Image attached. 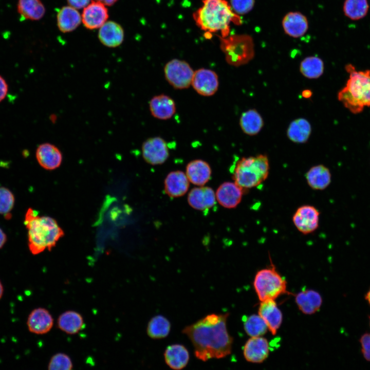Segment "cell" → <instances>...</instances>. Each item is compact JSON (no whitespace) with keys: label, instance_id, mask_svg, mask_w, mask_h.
Listing matches in <instances>:
<instances>
[{"label":"cell","instance_id":"6da1fadb","mask_svg":"<svg viewBox=\"0 0 370 370\" xmlns=\"http://www.w3.org/2000/svg\"><path fill=\"white\" fill-rule=\"evenodd\" d=\"M229 316V313L209 314L183 329L182 332L192 342L198 359H218L231 353L233 341L227 329Z\"/></svg>","mask_w":370,"mask_h":370},{"label":"cell","instance_id":"7a4b0ae2","mask_svg":"<svg viewBox=\"0 0 370 370\" xmlns=\"http://www.w3.org/2000/svg\"><path fill=\"white\" fill-rule=\"evenodd\" d=\"M203 5L193 13L197 26L205 32V38H210L212 33L219 32L221 37L228 35L230 24L240 23L237 14L232 10L226 0H201Z\"/></svg>","mask_w":370,"mask_h":370},{"label":"cell","instance_id":"3957f363","mask_svg":"<svg viewBox=\"0 0 370 370\" xmlns=\"http://www.w3.org/2000/svg\"><path fill=\"white\" fill-rule=\"evenodd\" d=\"M24 224L28 230L29 249L33 255L46 249L50 251L64 235L54 218L40 216L37 211L30 208L25 214Z\"/></svg>","mask_w":370,"mask_h":370},{"label":"cell","instance_id":"277c9868","mask_svg":"<svg viewBox=\"0 0 370 370\" xmlns=\"http://www.w3.org/2000/svg\"><path fill=\"white\" fill-rule=\"evenodd\" d=\"M345 69L349 74L345 86L338 94V100L353 114L370 107V70L357 71L348 64Z\"/></svg>","mask_w":370,"mask_h":370},{"label":"cell","instance_id":"5b68a950","mask_svg":"<svg viewBox=\"0 0 370 370\" xmlns=\"http://www.w3.org/2000/svg\"><path fill=\"white\" fill-rule=\"evenodd\" d=\"M269 162L266 155L243 157L234 165L233 179L244 190L260 185L268 177Z\"/></svg>","mask_w":370,"mask_h":370},{"label":"cell","instance_id":"8992f818","mask_svg":"<svg viewBox=\"0 0 370 370\" xmlns=\"http://www.w3.org/2000/svg\"><path fill=\"white\" fill-rule=\"evenodd\" d=\"M253 287L261 302L275 300L280 295L287 293L286 280L272 264L256 272Z\"/></svg>","mask_w":370,"mask_h":370},{"label":"cell","instance_id":"52a82bcc","mask_svg":"<svg viewBox=\"0 0 370 370\" xmlns=\"http://www.w3.org/2000/svg\"><path fill=\"white\" fill-rule=\"evenodd\" d=\"M194 71L186 61L174 59L166 63L164 67V77L174 88L183 89L191 85Z\"/></svg>","mask_w":370,"mask_h":370},{"label":"cell","instance_id":"ba28073f","mask_svg":"<svg viewBox=\"0 0 370 370\" xmlns=\"http://www.w3.org/2000/svg\"><path fill=\"white\" fill-rule=\"evenodd\" d=\"M220 48L225 53L227 62L234 66H239L249 62L254 57V51L251 45H240L236 36L229 38L220 36Z\"/></svg>","mask_w":370,"mask_h":370},{"label":"cell","instance_id":"9c48e42d","mask_svg":"<svg viewBox=\"0 0 370 370\" xmlns=\"http://www.w3.org/2000/svg\"><path fill=\"white\" fill-rule=\"evenodd\" d=\"M191 85L199 95L205 97L211 96L218 90V77L214 71L201 68L194 71Z\"/></svg>","mask_w":370,"mask_h":370},{"label":"cell","instance_id":"30bf717a","mask_svg":"<svg viewBox=\"0 0 370 370\" xmlns=\"http://www.w3.org/2000/svg\"><path fill=\"white\" fill-rule=\"evenodd\" d=\"M142 154L147 163L152 165L162 164L169 156L167 143L160 137L150 138L142 144Z\"/></svg>","mask_w":370,"mask_h":370},{"label":"cell","instance_id":"8fae6325","mask_svg":"<svg viewBox=\"0 0 370 370\" xmlns=\"http://www.w3.org/2000/svg\"><path fill=\"white\" fill-rule=\"evenodd\" d=\"M320 212L314 207L303 205L299 207L292 216L296 228L304 234L316 231L319 224Z\"/></svg>","mask_w":370,"mask_h":370},{"label":"cell","instance_id":"7c38bea8","mask_svg":"<svg viewBox=\"0 0 370 370\" xmlns=\"http://www.w3.org/2000/svg\"><path fill=\"white\" fill-rule=\"evenodd\" d=\"M108 10L106 6L95 1L83 8L82 22L85 27L89 30L100 28L108 18Z\"/></svg>","mask_w":370,"mask_h":370},{"label":"cell","instance_id":"4fadbf2b","mask_svg":"<svg viewBox=\"0 0 370 370\" xmlns=\"http://www.w3.org/2000/svg\"><path fill=\"white\" fill-rule=\"evenodd\" d=\"M269 354V343L262 336L251 337L243 347L244 357L249 362L262 363L267 358Z\"/></svg>","mask_w":370,"mask_h":370},{"label":"cell","instance_id":"5bb4252c","mask_svg":"<svg viewBox=\"0 0 370 370\" xmlns=\"http://www.w3.org/2000/svg\"><path fill=\"white\" fill-rule=\"evenodd\" d=\"M244 191L235 182H225L217 189L216 199L221 206L233 209L240 202Z\"/></svg>","mask_w":370,"mask_h":370},{"label":"cell","instance_id":"9a60e30c","mask_svg":"<svg viewBox=\"0 0 370 370\" xmlns=\"http://www.w3.org/2000/svg\"><path fill=\"white\" fill-rule=\"evenodd\" d=\"M258 314L265 322L268 329L275 335L282 324L283 315L274 300L261 301Z\"/></svg>","mask_w":370,"mask_h":370},{"label":"cell","instance_id":"2e32d148","mask_svg":"<svg viewBox=\"0 0 370 370\" xmlns=\"http://www.w3.org/2000/svg\"><path fill=\"white\" fill-rule=\"evenodd\" d=\"M39 164L44 169L53 170L59 168L62 162V154L54 144L44 143L39 145L35 152Z\"/></svg>","mask_w":370,"mask_h":370},{"label":"cell","instance_id":"e0dca14e","mask_svg":"<svg viewBox=\"0 0 370 370\" xmlns=\"http://www.w3.org/2000/svg\"><path fill=\"white\" fill-rule=\"evenodd\" d=\"M53 325V319L50 312L43 308L33 309L29 314L27 325L29 331L36 335L49 332Z\"/></svg>","mask_w":370,"mask_h":370},{"label":"cell","instance_id":"ac0fdd59","mask_svg":"<svg viewBox=\"0 0 370 370\" xmlns=\"http://www.w3.org/2000/svg\"><path fill=\"white\" fill-rule=\"evenodd\" d=\"M124 38V30L122 26L113 21L106 22L100 28L98 39L104 46L115 48L120 46Z\"/></svg>","mask_w":370,"mask_h":370},{"label":"cell","instance_id":"d6986e66","mask_svg":"<svg viewBox=\"0 0 370 370\" xmlns=\"http://www.w3.org/2000/svg\"><path fill=\"white\" fill-rule=\"evenodd\" d=\"M149 109L152 115L160 120L172 118L176 112V105L170 96L160 94L155 96L149 102Z\"/></svg>","mask_w":370,"mask_h":370},{"label":"cell","instance_id":"ffe728a7","mask_svg":"<svg viewBox=\"0 0 370 370\" xmlns=\"http://www.w3.org/2000/svg\"><path fill=\"white\" fill-rule=\"evenodd\" d=\"M216 195L212 188L200 187L192 189L188 196L191 207L196 210H206L212 208L216 203Z\"/></svg>","mask_w":370,"mask_h":370},{"label":"cell","instance_id":"44dd1931","mask_svg":"<svg viewBox=\"0 0 370 370\" xmlns=\"http://www.w3.org/2000/svg\"><path fill=\"white\" fill-rule=\"evenodd\" d=\"M282 26L287 34L298 38L302 36L307 32L308 23L306 17L301 13L290 12L284 16Z\"/></svg>","mask_w":370,"mask_h":370},{"label":"cell","instance_id":"7402d4cb","mask_svg":"<svg viewBox=\"0 0 370 370\" xmlns=\"http://www.w3.org/2000/svg\"><path fill=\"white\" fill-rule=\"evenodd\" d=\"M189 187V180L182 171L170 172L164 180L165 193L171 197H178L187 193Z\"/></svg>","mask_w":370,"mask_h":370},{"label":"cell","instance_id":"603a6c76","mask_svg":"<svg viewBox=\"0 0 370 370\" xmlns=\"http://www.w3.org/2000/svg\"><path fill=\"white\" fill-rule=\"evenodd\" d=\"M164 361L171 369L180 370L188 364L190 354L188 349L180 344L169 345L164 353Z\"/></svg>","mask_w":370,"mask_h":370},{"label":"cell","instance_id":"cb8c5ba5","mask_svg":"<svg viewBox=\"0 0 370 370\" xmlns=\"http://www.w3.org/2000/svg\"><path fill=\"white\" fill-rule=\"evenodd\" d=\"M212 171L206 161L196 159L190 161L186 166V175L191 183L201 186L210 179Z\"/></svg>","mask_w":370,"mask_h":370},{"label":"cell","instance_id":"d4e9b609","mask_svg":"<svg viewBox=\"0 0 370 370\" xmlns=\"http://www.w3.org/2000/svg\"><path fill=\"white\" fill-rule=\"evenodd\" d=\"M57 26L63 33L71 32L80 25L82 17L77 9L70 6L62 7L57 15Z\"/></svg>","mask_w":370,"mask_h":370},{"label":"cell","instance_id":"484cf974","mask_svg":"<svg viewBox=\"0 0 370 370\" xmlns=\"http://www.w3.org/2000/svg\"><path fill=\"white\" fill-rule=\"evenodd\" d=\"M305 178L308 186L311 189L316 190L325 189L331 181L330 170L323 164L312 166L306 172Z\"/></svg>","mask_w":370,"mask_h":370},{"label":"cell","instance_id":"4316f807","mask_svg":"<svg viewBox=\"0 0 370 370\" xmlns=\"http://www.w3.org/2000/svg\"><path fill=\"white\" fill-rule=\"evenodd\" d=\"M295 302L299 309L306 314H312L318 311L322 304L319 292L311 289H305L295 296Z\"/></svg>","mask_w":370,"mask_h":370},{"label":"cell","instance_id":"83f0119b","mask_svg":"<svg viewBox=\"0 0 370 370\" xmlns=\"http://www.w3.org/2000/svg\"><path fill=\"white\" fill-rule=\"evenodd\" d=\"M17 11L21 18L31 21L41 20L46 12L41 0H18Z\"/></svg>","mask_w":370,"mask_h":370},{"label":"cell","instance_id":"f1b7e54d","mask_svg":"<svg viewBox=\"0 0 370 370\" xmlns=\"http://www.w3.org/2000/svg\"><path fill=\"white\" fill-rule=\"evenodd\" d=\"M239 126L242 131L247 135H257L264 126V120L255 109H248L241 115Z\"/></svg>","mask_w":370,"mask_h":370},{"label":"cell","instance_id":"f546056e","mask_svg":"<svg viewBox=\"0 0 370 370\" xmlns=\"http://www.w3.org/2000/svg\"><path fill=\"white\" fill-rule=\"evenodd\" d=\"M311 131L309 122L305 118H300L291 122L287 130V136L294 143H304L308 141Z\"/></svg>","mask_w":370,"mask_h":370},{"label":"cell","instance_id":"4dcf8cb0","mask_svg":"<svg viewBox=\"0 0 370 370\" xmlns=\"http://www.w3.org/2000/svg\"><path fill=\"white\" fill-rule=\"evenodd\" d=\"M84 325L82 316L78 312L69 310L62 313L58 319V327L64 332L74 335L81 330Z\"/></svg>","mask_w":370,"mask_h":370},{"label":"cell","instance_id":"1f68e13d","mask_svg":"<svg viewBox=\"0 0 370 370\" xmlns=\"http://www.w3.org/2000/svg\"><path fill=\"white\" fill-rule=\"evenodd\" d=\"M171 327L170 321L163 316L159 314L151 319L147 324L146 332L152 339H163L169 335Z\"/></svg>","mask_w":370,"mask_h":370},{"label":"cell","instance_id":"d6a6232c","mask_svg":"<svg viewBox=\"0 0 370 370\" xmlns=\"http://www.w3.org/2000/svg\"><path fill=\"white\" fill-rule=\"evenodd\" d=\"M323 61L317 56H310L304 59L300 65V71L305 78L315 79L320 78L323 73Z\"/></svg>","mask_w":370,"mask_h":370},{"label":"cell","instance_id":"836d02e7","mask_svg":"<svg viewBox=\"0 0 370 370\" xmlns=\"http://www.w3.org/2000/svg\"><path fill=\"white\" fill-rule=\"evenodd\" d=\"M368 9L367 0H345L343 7L344 15L354 21L364 17L368 13Z\"/></svg>","mask_w":370,"mask_h":370},{"label":"cell","instance_id":"e575fe53","mask_svg":"<svg viewBox=\"0 0 370 370\" xmlns=\"http://www.w3.org/2000/svg\"><path fill=\"white\" fill-rule=\"evenodd\" d=\"M243 321L244 330L250 337L262 336L268 330L265 322L258 314H252Z\"/></svg>","mask_w":370,"mask_h":370},{"label":"cell","instance_id":"d590c367","mask_svg":"<svg viewBox=\"0 0 370 370\" xmlns=\"http://www.w3.org/2000/svg\"><path fill=\"white\" fill-rule=\"evenodd\" d=\"M14 202L15 198L12 192L6 187H0V214L4 215L5 218H10V212L13 208Z\"/></svg>","mask_w":370,"mask_h":370},{"label":"cell","instance_id":"8d00e7d4","mask_svg":"<svg viewBox=\"0 0 370 370\" xmlns=\"http://www.w3.org/2000/svg\"><path fill=\"white\" fill-rule=\"evenodd\" d=\"M72 367V363L70 357L63 353H58L53 355L48 365V368L50 370H70Z\"/></svg>","mask_w":370,"mask_h":370},{"label":"cell","instance_id":"74e56055","mask_svg":"<svg viewBox=\"0 0 370 370\" xmlns=\"http://www.w3.org/2000/svg\"><path fill=\"white\" fill-rule=\"evenodd\" d=\"M255 0H230V5L236 14L243 15L249 12L253 8Z\"/></svg>","mask_w":370,"mask_h":370},{"label":"cell","instance_id":"f35d334b","mask_svg":"<svg viewBox=\"0 0 370 370\" xmlns=\"http://www.w3.org/2000/svg\"><path fill=\"white\" fill-rule=\"evenodd\" d=\"M361 352L364 359L370 361V333L363 334L360 339Z\"/></svg>","mask_w":370,"mask_h":370},{"label":"cell","instance_id":"ab89813d","mask_svg":"<svg viewBox=\"0 0 370 370\" xmlns=\"http://www.w3.org/2000/svg\"><path fill=\"white\" fill-rule=\"evenodd\" d=\"M69 6L80 9L85 8L91 2V0H67Z\"/></svg>","mask_w":370,"mask_h":370},{"label":"cell","instance_id":"60d3db41","mask_svg":"<svg viewBox=\"0 0 370 370\" xmlns=\"http://www.w3.org/2000/svg\"><path fill=\"white\" fill-rule=\"evenodd\" d=\"M8 87L5 80L0 76V102L3 100L7 95Z\"/></svg>","mask_w":370,"mask_h":370},{"label":"cell","instance_id":"b9f144b4","mask_svg":"<svg viewBox=\"0 0 370 370\" xmlns=\"http://www.w3.org/2000/svg\"><path fill=\"white\" fill-rule=\"evenodd\" d=\"M7 236L5 233L0 228V249L4 246L7 241Z\"/></svg>","mask_w":370,"mask_h":370},{"label":"cell","instance_id":"7bdbcfd3","mask_svg":"<svg viewBox=\"0 0 370 370\" xmlns=\"http://www.w3.org/2000/svg\"><path fill=\"white\" fill-rule=\"evenodd\" d=\"M98 1L105 6H112L114 5L118 0H96Z\"/></svg>","mask_w":370,"mask_h":370},{"label":"cell","instance_id":"ee69618b","mask_svg":"<svg viewBox=\"0 0 370 370\" xmlns=\"http://www.w3.org/2000/svg\"><path fill=\"white\" fill-rule=\"evenodd\" d=\"M312 92L310 89H305L302 92V96L303 98L308 99L311 97Z\"/></svg>","mask_w":370,"mask_h":370},{"label":"cell","instance_id":"f6af8a7d","mask_svg":"<svg viewBox=\"0 0 370 370\" xmlns=\"http://www.w3.org/2000/svg\"><path fill=\"white\" fill-rule=\"evenodd\" d=\"M3 293H4V287H3L2 282L0 281V300L1 299L2 297H3Z\"/></svg>","mask_w":370,"mask_h":370},{"label":"cell","instance_id":"bcb514c9","mask_svg":"<svg viewBox=\"0 0 370 370\" xmlns=\"http://www.w3.org/2000/svg\"><path fill=\"white\" fill-rule=\"evenodd\" d=\"M365 299L368 302L369 304L370 305V289L367 291L365 295Z\"/></svg>","mask_w":370,"mask_h":370},{"label":"cell","instance_id":"7dc6e473","mask_svg":"<svg viewBox=\"0 0 370 370\" xmlns=\"http://www.w3.org/2000/svg\"><path fill=\"white\" fill-rule=\"evenodd\" d=\"M369 322H370V318H369Z\"/></svg>","mask_w":370,"mask_h":370}]
</instances>
